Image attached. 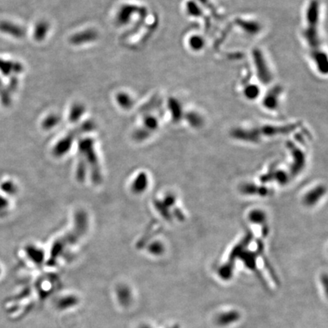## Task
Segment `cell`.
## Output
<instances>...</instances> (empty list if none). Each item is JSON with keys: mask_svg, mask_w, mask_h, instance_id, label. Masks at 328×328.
Masks as SVG:
<instances>
[{"mask_svg": "<svg viewBox=\"0 0 328 328\" xmlns=\"http://www.w3.org/2000/svg\"><path fill=\"white\" fill-rule=\"evenodd\" d=\"M188 48L194 52H199L204 49L205 40L203 36L198 34H193L188 40Z\"/></svg>", "mask_w": 328, "mask_h": 328, "instance_id": "9", "label": "cell"}, {"mask_svg": "<svg viewBox=\"0 0 328 328\" xmlns=\"http://www.w3.org/2000/svg\"><path fill=\"white\" fill-rule=\"evenodd\" d=\"M158 121L155 117L150 116L148 117L146 120H144V130H146V131H150L153 132L154 130H156L158 127Z\"/></svg>", "mask_w": 328, "mask_h": 328, "instance_id": "14", "label": "cell"}, {"mask_svg": "<svg viewBox=\"0 0 328 328\" xmlns=\"http://www.w3.org/2000/svg\"><path fill=\"white\" fill-rule=\"evenodd\" d=\"M74 231L70 232L62 238L57 240L52 246L51 252L50 262H56L57 259L62 256L66 247L72 246L86 232L88 225L87 215L84 212H78L76 218Z\"/></svg>", "mask_w": 328, "mask_h": 328, "instance_id": "3", "label": "cell"}, {"mask_svg": "<svg viewBox=\"0 0 328 328\" xmlns=\"http://www.w3.org/2000/svg\"><path fill=\"white\" fill-rule=\"evenodd\" d=\"M238 318V313L232 312L221 314L219 319H218V322L221 324H228L231 323V322H235Z\"/></svg>", "mask_w": 328, "mask_h": 328, "instance_id": "13", "label": "cell"}, {"mask_svg": "<svg viewBox=\"0 0 328 328\" xmlns=\"http://www.w3.org/2000/svg\"><path fill=\"white\" fill-rule=\"evenodd\" d=\"M149 251L154 254H160L164 252L162 246L160 242L153 243L149 248Z\"/></svg>", "mask_w": 328, "mask_h": 328, "instance_id": "16", "label": "cell"}, {"mask_svg": "<svg viewBox=\"0 0 328 328\" xmlns=\"http://www.w3.org/2000/svg\"><path fill=\"white\" fill-rule=\"evenodd\" d=\"M169 105L170 108L172 110V117L175 120H180L182 116H183L181 104L177 100H171L170 101Z\"/></svg>", "mask_w": 328, "mask_h": 328, "instance_id": "12", "label": "cell"}, {"mask_svg": "<svg viewBox=\"0 0 328 328\" xmlns=\"http://www.w3.org/2000/svg\"><path fill=\"white\" fill-rule=\"evenodd\" d=\"M282 89L280 86H275L266 92L262 100V105L268 110L274 111L278 110L280 104V98Z\"/></svg>", "mask_w": 328, "mask_h": 328, "instance_id": "5", "label": "cell"}, {"mask_svg": "<svg viewBox=\"0 0 328 328\" xmlns=\"http://www.w3.org/2000/svg\"><path fill=\"white\" fill-rule=\"evenodd\" d=\"M252 60L258 80L262 84H270L273 80V74L262 51L258 48L254 49L252 52Z\"/></svg>", "mask_w": 328, "mask_h": 328, "instance_id": "4", "label": "cell"}, {"mask_svg": "<svg viewBox=\"0 0 328 328\" xmlns=\"http://www.w3.org/2000/svg\"><path fill=\"white\" fill-rule=\"evenodd\" d=\"M186 117L188 122L190 123V125L192 126L193 127L200 126L202 123H203L202 117L200 116V114H198L197 112L191 111V112H188V114H186Z\"/></svg>", "mask_w": 328, "mask_h": 328, "instance_id": "11", "label": "cell"}, {"mask_svg": "<svg viewBox=\"0 0 328 328\" xmlns=\"http://www.w3.org/2000/svg\"><path fill=\"white\" fill-rule=\"evenodd\" d=\"M116 297L118 303L123 307H128L132 302V292L126 285L118 286L116 288Z\"/></svg>", "mask_w": 328, "mask_h": 328, "instance_id": "6", "label": "cell"}, {"mask_svg": "<svg viewBox=\"0 0 328 328\" xmlns=\"http://www.w3.org/2000/svg\"><path fill=\"white\" fill-rule=\"evenodd\" d=\"M250 220L254 222H262L264 220V214L260 212H252L250 215Z\"/></svg>", "mask_w": 328, "mask_h": 328, "instance_id": "15", "label": "cell"}, {"mask_svg": "<svg viewBox=\"0 0 328 328\" xmlns=\"http://www.w3.org/2000/svg\"><path fill=\"white\" fill-rule=\"evenodd\" d=\"M148 186V177L144 172H140L133 180L132 190L134 194H140L147 190Z\"/></svg>", "mask_w": 328, "mask_h": 328, "instance_id": "7", "label": "cell"}, {"mask_svg": "<svg viewBox=\"0 0 328 328\" xmlns=\"http://www.w3.org/2000/svg\"><path fill=\"white\" fill-rule=\"evenodd\" d=\"M78 154H80L77 168L78 180L82 181L86 178L87 168H90V175L94 183L99 184L102 181L100 166L99 160L94 148L92 139L86 138L80 140L78 146Z\"/></svg>", "mask_w": 328, "mask_h": 328, "instance_id": "1", "label": "cell"}, {"mask_svg": "<svg viewBox=\"0 0 328 328\" xmlns=\"http://www.w3.org/2000/svg\"><path fill=\"white\" fill-rule=\"evenodd\" d=\"M243 96L248 100H257L260 95V89L256 84H247L242 89Z\"/></svg>", "mask_w": 328, "mask_h": 328, "instance_id": "8", "label": "cell"}, {"mask_svg": "<svg viewBox=\"0 0 328 328\" xmlns=\"http://www.w3.org/2000/svg\"><path fill=\"white\" fill-rule=\"evenodd\" d=\"M139 328H150V326H147V325H143V326H140Z\"/></svg>", "mask_w": 328, "mask_h": 328, "instance_id": "17", "label": "cell"}, {"mask_svg": "<svg viewBox=\"0 0 328 328\" xmlns=\"http://www.w3.org/2000/svg\"><path fill=\"white\" fill-rule=\"evenodd\" d=\"M78 302V298L74 296H66L58 300L57 302V307L62 310H68L70 308H74V306H77Z\"/></svg>", "mask_w": 328, "mask_h": 328, "instance_id": "10", "label": "cell"}, {"mask_svg": "<svg viewBox=\"0 0 328 328\" xmlns=\"http://www.w3.org/2000/svg\"><path fill=\"white\" fill-rule=\"evenodd\" d=\"M320 4L318 0H311L306 12V27L303 38L311 52L320 49Z\"/></svg>", "mask_w": 328, "mask_h": 328, "instance_id": "2", "label": "cell"}]
</instances>
